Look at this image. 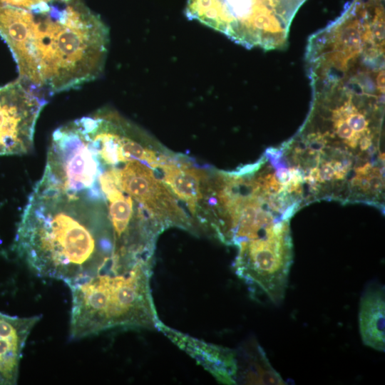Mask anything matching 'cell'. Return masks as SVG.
I'll list each match as a JSON object with an SVG mask.
<instances>
[{
  "label": "cell",
  "mask_w": 385,
  "mask_h": 385,
  "mask_svg": "<svg viewBox=\"0 0 385 385\" xmlns=\"http://www.w3.org/2000/svg\"><path fill=\"white\" fill-rule=\"evenodd\" d=\"M41 318V315L19 317L0 312V385L17 384L24 348Z\"/></svg>",
  "instance_id": "obj_10"
},
{
  "label": "cell",
  "mask_w": 385,
  "mask_h": 385,
  "mask_svg": "<svg viewBox=\"0 0 385 385\" xmlns=\"http://www.w3.org/2000/svg\"><path fill=\"white\" fill-rule=\"evenodd\" d=\"M384 287L372 284L364 292L359 312V333L366 346L384 351Z\"/></svg>",
  "instance_id": "obj_12"
},
{
  "label": "cell",
  "mask_w": 385,
  "mask_h": 385,
  "mask_svg": "<svg viewBox=\"0 0 385 385\" xmlns=\"http://www.w3.org/2000/svg\"><path fill=\"white\" fill-rule=\"evenodd\" d=\"M122 190L140 204L162 231L175 226L194 231V222L150 167L138 161L115 166Z\"/></svg>",
  "instance_id": "obj_7"
},
{
  "label": "cell",
  "mask_w": 385,
  "mask_h": 385,
  "mask_svg": "<svg viewBox=\"0 0 385 385\" xmlns=\"http://www.w3.org/2000/svg\"><path fill=\"white\" fill-rule=\"evenodd\" d=\"M243 361L237 365V381L247 384H284L280 375L272 367L263 350L257 344L244 349Z\"/></svg>",
  "instance_id": "obj_13"
},
{
  "label": "cell",
  "mask_w": 385,
  "mask_h": 385,
  "mask_svg": "<svg viewBox=\"0 0 385 385\" xmlns=\"http://www.w3.org/2000/svg\"><path fill=\"white\" fill-rule=\"evenodd\" d=\"M100 161L79 119L58 128L51 137L44 172L36 185L103 197Z\"/></svg>",
  "instance_id": "obj_5"
},
{
  "label": "cell",
  "mask_w": 385,
  "mask_h": 385,
  "mask_svg": "<svg viewBox=\"0 0 385 385\" xmlns=\"http://www.w3.org/2000/svg\"><path fill=\"white\" fill-rule=\"evenodd\" d=\"M319 179L321 181H330L334 177V170L331 163H326L321 166L319 170Z\"/></svg>",
  "instance_id": "obj_14"
},
{
  "label": "cell",
  "mask_w": 385,
  "mask_h": 385,
  "mask_svg": "<svg viewBox=\"0 0 385 385\" xmlns=\"http://www.w3.org/2000/svg\"><path fill=\"white\" fill-rule=\"evenodd\" d=\"M234 267L250 289L274 304L284 297L292 264V244L285 222L273 223L260 236L237 244Z\"/></svg>",
  "instance_id": "obj_6"
},
{
  "label": "cell",
  "mask_w": 385,
  "mask_h": 385,
  "mask_svg": "<svg viewBox=\"0 0 385 385\" xmlns=\"http://www.w3.org/2000/svg\"><path fill=\"white\" fill-rule=\"evenodd\" d=\"M151 267L152 261L141 262L123 270H104L68 284L70 338L81 339L115 327H156Z\"/></svg>",
  "instance_id": "obj_3"
},
{
  "label": "cell",
  "mask_w": 385,
  "mask_h": 385,
  "mask_svg": "<svg viewBox=\"0 0 385 385\" xmlns=\"http://www.w3.org/2000/svg\"><path fill=\"white\" fill-rule=\"evenodd\" d=\"M0 34L14 55L20 80L49 94L99 77L110 42L106 24L81 0H64L48 10L0 1Z\"/></svg>",
  "instance_id": "obj_1"
},
{
  "label": "cell",
  "mask_w": 385,
  "mask_h": 385,
  "mask_svg": "<svg viewBox=\"0 0 385 385\" xmlns=\"http://www.w3.org/2000/svg\"><path fill=\"white\" fill-rule=\"evenodd\" d=\"M176 198L185 205L191 215L200 220L199 209L204 208L208 173L187 162L163 155L154 168Z\"/></svg>",
  "instance_id": "obj_9"
},
{
  "label": "cell",
  "mask_w": 385,
  "mask_h": 385,
  "mask_svg": "<svg viewBox=\"0 0 385 385\" xmlns=\"http://www.w3.org/2000/svg\"><path fill=\"white\" fill-rule=\"evenodd\" d=\"M158 327L178 345L208 367L218 380L225 384L237 382V353L233 350L207 344L174 332L159 322Z\"/></svg>",
  "instance_id": "obj_11"
},
{
  "label": "cell",
  "mask_w": 385,
  "mask_h": 385,
  "mask_svg": "<svg viewBox=\"0 0 385 385\" xmlns=\"http://www.w3.org/2000/svg\"><path fill=\"white\" fill-rule=\"evenodd\" d=\"M45 104L42 94L20 79L0 89V155H21L31 148Z\"/></svg>",
  "instance_id": "obj_8"
},
{
  "label": "cell",
  "mask_w": 385,
  "mask_h": 385,
  "mask_svg": "<svg viewBox=\"0 0 385 385\" xmlns=\"http://www.w3.org/2000/svg\"><path fill=\"white\" fill-rule=\"evenodd\" d=\"M14 247L36 276L67 285L110 268L113 240L103 198L35 185Z\"/></svg>",
  "instance_id": "obj_2"
},
{
  "label": "cell",
  "mask_w": 385,
  "mask_h": 385,
  "mask_svg": "<svg viewBox=\"0 0 385 385\" xmlns=\"http://www.w3.org/2000/svg\"><path fill=\"white\" fill-rule=\"evenodd\" d=\"M306 0H187L185 14L247 48L280 50Z\"/></svg>",
  "instance_id": "obj_4"
}]
</instances>
